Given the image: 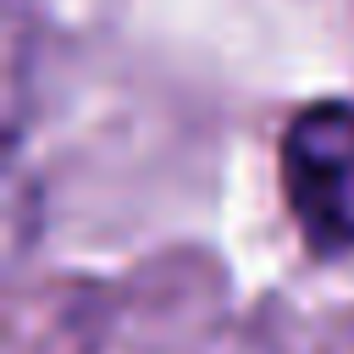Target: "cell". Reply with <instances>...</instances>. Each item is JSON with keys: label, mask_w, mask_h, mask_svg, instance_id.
Instances as JSON below:
<instances>
[{"label": "cell", "mask_w": 354, "mask_h": 354, "mask_svg": "<svg viewBox=\"0 0 354 354\" xmlns=\"http://www.w3.org/2000/svg\"><path fill=\"white\" fill-rule=\"evenodd\" d=\"M282 194L315 254L354 249V105H304L282 133Z\"/></svg>", "instance_id": "6da1fadb"}]
</instances>
